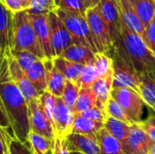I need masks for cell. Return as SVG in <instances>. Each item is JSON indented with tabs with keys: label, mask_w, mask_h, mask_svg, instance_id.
<instances>
[{
	"label": "cell",
	"mask_w": 155,
	"mask_h": 154,
	"mask_svg": "<svg viewBox=\"0 0 155 154\" xmlns=\"http://www.w3.org/2000/svg\"><path fill=\"white\" fill-rule=\"evenodd\" d=\"M0 97L10 122L12 135L28 146L27 138L31 132L28 103L10 76L6 56L0 61Z\"/></svg>",
	"instance_id": "1"
},
{
	"label": "cell",
	"mask_w": 155,
	"mask_h": 154,
	"mask_svg": "<svg viewBox=\"0 0 155 154\" xmlns=\"http://www.w3.org/2000/svg\"><path fill=\"white\" fill-rule=\"evenodd\" d=\"M114 48L127 60L138 74L155 73V55L141 36L129 31L123 24Z\"/></svg>",
	"instance_id": "2"
},
{
	"label": "cell",
	"mask_w": 155,
	"mask_h": 154,
	"mask_svg": "<svg viewBox=\"0 0 155 154\" xmlns=\"http://www.w3.org/2000/svg\"><path fill=\"white\" fill-rule=\"evenodd\" d=\"M13 51H26L45 59L27 10L13 14Z\"/></svg>",
	"instance_id": "3"
},
{
	"label": "cell",
	"mask_w": 155,
	"mask_h": 154,
	"mask_svg": "<svg viewBox=\"0 0 155 154\" xmlns=\"http://www.w3.org/2000/svg\"><path fill=\"white\" fill-rule=\"evenodd\" d=\"M54 12L64 23L71 34L74 44L84 45L90 48L94 54L97 53L86 17L57 7Z\"/></svg>",
	"instance_id": "4"
},
{
	"label": "cell",
	"mask_w": 155,
	"mask_h": 154,
	"mask_svg": "<svg viewBox=\"0 0 155 154\" xmlns=\"http://www.w3.org/2000/svg\"><path fill=\"white\" fill-rule=\"evenodd\" d=\"M86 21L88 23L97 53H103L111 55L114 49L108 27L104 18L102 17L98 7L90 8L86 11Z\"/></svg>",
	"instance_id": "5"
},
{
	"label": "cell",
	"mask_w": 155,
	"mask_h": 154,
	"mask_svg": "<svg viewBox=\"0 0 155 154\" xmlns=\"http://www.w3.org/2000/svg\"><path fill=\"white\" fill-rule=\"evenodd\" d=\"M113 59L114 82L113 88H130L139 93L140 75L114 48L110 55Z\"/></svg>",
	"instance_id": "6"
},
{
	"label": "cell",
	"mask_w": 155,
	"mask_h": 154,
	"mask_svg": "<svg viewBox=\"0 0 155 154\" xmlns=\"http://www.w3.org/2000/svg\"><path fill=\"white\" fill-rule=\"evenodd\" d=\"M111 97L121 105L134 123L143 120L145 103L139 93L130 88H113Z\"/></svg>",
	"instance_id": "7"
},
{
	"label": "cell",
	"mask_w": 155,
	"mask_h": 154,
	"mask_svg": "<svg viewBox=\"0 0 155 154\" xmlns=\"http://www.w3.org/2000/svg\"><path fill=\"white\" fill-rule=\"evenodd\" d=\"M47 19L50 31L51 44L55 57H58L66 48L72 44H74V43L64 23L61 21L54 11L47 14Z\"/></svg>",
	"instance_id": "8"
},
{
	"label": "cell",
	"mask_w": 155,
	"mask_h": 154,
	"mask_svg": "<svg viewBox=\"0 0 155 154\" xmlns=\"http://www.w3.org/2000/svg\"><path fill=\"white\" fill-rule=\"evenodd\" d=\"M28 111L31 132L40 134L51 141H54L55 135L54 127L45 113L39 99L28 102Z\"/></svg>",
	"instance_id": "9"
},
{
	"label": "cell",
	"mask_w": 155,
	"mask_h": 154,
	"mask_svg": "<svg viewBox=\"0 0 155 154\" xmlns=\"http://www.w3.org/2000/svg\"><path fill=\"white\" fill-rule=\"evenodd\" d=\"M74 113L67 106L61 97H56L54 111V130L55 138L62 142L72 133V126Z\"/></svg>",
	"instance_id": "10"
},
{
	"label": "cell",
	"mask_w": 155,
	"mask_h": 154,
	"mask_svg": "<svg viewBox=\"0 0 155 154\" xmlns=\"http://www.w3.org/2000/svg\"><path fill=\"white\" fill-rule=\"evenodd\" d=\"M97 7L107 25L112 41L114 43L119 37L123 26L118 0H102Z\"/></svg>",
	"instance_id": "11"
},
{
	"label": "cell",
	"mask_w": 155,
	"mask_h": 154,
	"mask_svg": "<svg viewBox=\"0 0 155 154\" xmlns=\"http://www.w3.org/2000/svg\"><path fill=\"white\" fill-rule=\"evenodd\" d=\"M6 58L8 61V69L10 76L14 83L16 84V86L18 87V89L20 90V92L22 93V94L24 95V97L25 98V100L27 101V103L32 100L38 99L40 95L34 88L28 76L21 69L16 60L11 54L7 55Z\"/></svg>",
	"instance_id": "12"
},
{
	"label": "cell",
	"mask_w": 155,
	"mask_h": 154,
	"mask_svg": "<svg viewBox=\"0 0 155 154\" xmlns=\"http://www.w3.org/2000/svg\"><path fill=\"white\" fill-rule=\"evenodd\" d=\"M124 154H148L151 149V142L143 130L134 123L128 137L122 143Z\"/></svg>",
	"instance_id": "13"
},
{
	"label": "cell",
	"mask_w": 155,
	"mask_h": 154,
	"mask_svg": "<svg viewBox=\"0 0 155 154\" xmlns=\"http://www.w3.org/2000/svg\"><path fill=\"white\" fill-rule=\"evenodd\" d=\"M31 22L35 29V34L44 52L45 59L53 60L55 58L51 40H50V31L48 25L47 15H33L30 14Z\"/></svg>",
	"instance_id": "14"
},
{
	"label": "cell",
	"mask_w": 155,
	"mask_h": 154,
	"mask_svg": "<svg viewBox=\"0 0 155 154\" xmlns=\"http://www.w3.org/2000/svg\"><path fill=\"white\" fill-rule=\"evenodd\" d=\"M64 147L69 152L83 154H100V148L95 139L83 134L70 133L63 142Z\"/></svg>",
	"instance_id": "15"
},
{
	"label": "cell",
	"mask_w": 155,
	"mask_h": 154,
	"mask_svg": "<svg viewBox=\"0 0 155 154\" xmlns=\"http://www.w3.org/2000/svg\"><path fill=\"white\" fill-rule=\"evenodd\" d=\"M13 49V14L0 3V54L5 57Z\"/></svg>",
	"instance_id": "16"
},
{
	"label": "cell",
	"mask_w": 155,
	"mask_h": 154,
	"mask_svg": "<svg viewBox=\"0 0 155 154\" xmlns=\"http://www.w3.org/2000/svg\"><path fill=\"white\" fill-rule=\"evenodd\" d=\"M119 11L124 25L132 33L143 37L145 25L140 20L128 0H118Z\"/></svg>",
	"instance_id": "17"
},
{
	"label": "cell",
	"mask_w": 155,
	"mask_h": 154,
	"mask_svg": "<svg viewBox=\"0 0 155 154\" xmlns=\"http://www.w3.org/2000/svg\"><path fill=\"white\" fill-rule=\"evenodd\" d=\"M44 63L45 67L47 91L55 97H62L64 89L65 79L55 68L53 60L45 59Z\"/></svg>",
	"instance_id": "18"
},
{
	"label": "cell",
	"mask_w": 155,
	"mask_h": 154,
	"mask_svg": "<svg viewBox=\"0 0 155 154\" xmlns=\"http://www.w3.org/2000/svg\"><path fill=\"white\" fill-rule=\"evenodd\" d=\"M113 82H114V70L113 72L107 74L106 75L97 78L90 87V89L93 91V93H94L97 99V103H98L97 106L104 110L106 102L111 97Z\"/></svg>",
	"instance_id": "19"
},
{
	"label": "cell",
	"mask_w": 155,
	"mask_h": 154,
	"mask_svg": "<svg viewBox=\"0 0 155 154\" xmlns=\"http://www.w3.org/2000/svg\"><path fill=\"white\" fill-rule=\"evenodd\" d=\"M94 54H95L88 47L80 44H72L66 48L60 56L73 63L86 65L94 62Z\"/></svg>",
	"instance_id": "20"
},
{
	"label": "cell",
	"mask_w": 155,
	"mask_h": 154,
	"mask_svg": "<svg viewBox=\"0 0 155 154\" xmlns=\"http://www.w3.org/2000/svg\"><path fill=\"white\" fill-rule=\"evenodd\" d=\"M103 128L104 123L92 121L90 119L81 116L78 113H74L72 126V133L83 134L96 140L97 133Z\"/></svg>",
	"instance_id": "21"
},
{
	"label": "cell",
	"mask_w": 155,
	"mask_h": 154,
	"mask_svg": "<svg viewBox=\"0 0 155 154\" xmlns=\"http://www.w3.org/2000/svg\"><path fill=\"white\" fill-rule=\"evenodd\" d=\"M139 93L145 105L155 111V73L140 74Z\"/></svg>",
	"instance_id": "22"
},
{
	"label": "cell",
	"mask_w": 155,
	"mask_h": 154,
	"mask_svg": "<svg viewBox=\"0 0 155 154\" xmlns=\"http://www.w3.org/2000/svg\"><path fill=\"white\" fill-rule=\"evenodd\" d=\"M44 60L45 59H39L26 73V75L28 76L31 84L39 95L47 91L46 74Z\"/></svg>",
	"instance_id": "23"
},
{
	"label": "cell",
	"mask_w": 155,
	"mask_h": 154,
	"mask_svg": "<svg viewBox=\"0 0 155 154\" xmlns=\"http://www.w3.org/2000/svg\"><path fill=\"white\" fill-rule=\"evenodd\" d=\"M54 65L64 76L65 81H71L76 83L83 71L84 65L68 61L61 56L53 59Z\"/></svg>",
	"instance_id": "24"
},
{
	"label": "cell",
	"mask_w": 155,
	"mask_h": 154,
	"mask_svg": "<svg viewBox=\"0 0 155 154\" xmlns=\"http://www.w3.org/2000/svg\"><path fill=\"white\" fill-rule=\"evenodd\" d=\"M96 141L100 148V154H124L121 143L104 128L101 129L97 133Z\"/></svg>",
	"instance_id": "25"
},
{
	"label": "cell",
	"mask_w": 155,
	"mask_h": 154,
	"mask_svg": "<svg viewBox=\"0 0 155 154\" xmlns=\"http://www.w3.org/2000/svg\"><path fill=\"white\" fill-rule=\"evenodd\" d=\"M145 27L155 16V3L153 0H128Z\"/></svg>",
	"instance_id": "26"
},
{
	"label": "cell",
	"mask_w": 155,
	"mask_h": 154,
	"mask_svg": "<svg viewBox=\"0 0 155 154\" xmlns=\"http://www.w3.org/2000/svg\"><path fill=\"white\" fill-rule=\"evenodd\" d=\"M28 147L34 154L53 153L54 141H51L40 134L30 132L27 138Z\"/></svg>",
	"instance_id": "27"
},
{
	"label": "cell",
	"mask_w": 155,
	"mask_h": 154,
	"mask_svg": "<svg viewBox=\"0 0 155 154\" xmlns=\"http://www.w3.org/2000/svg\"><path fill=\"white\" fill-rule=\"evenodd\" d=\"M132 125L111 117H106L104 123V128L121 143L128 137Z\"/></svg>",
	"instance_id": "28"
},
{
	"label": "cell",
	"mask_w": 155,
	"mask_h": 154,
	"mask_svg": "<svg viewBox=\"0 0 155 154\" xmlns=\"http://www.w3.org/2000/svg\"><path fill=\"white\" fill-rule=\"evenodd\" d=\"M97 105V99L93 91L90 88H82L80 89L78 99L73 112L74 113H79Z\"/></svg>",
	"instance_id": "29"
},
{
	"label": "cell",
	"mask_w": 155,
	"mask_h": 154,
	"mask_svg": "<svg viewBox=\"0 0 155 154\" xmlns=\"http://www.w3.org/2000/svg\"><path fill=\"white\" fill-rule=\"evenodd\" d=\"M104 113L107 117H111V118L127 123L129 124H134V123L128 117L124 110L113 97H110L108 101L106 102L104 105Z\"/></svg>",
	"instance_id": "30"
},
{
	"label": "cell",
	"mask_w": 155,
	"mask_h": 154,
	"mask_svg": "<svg viewBox=\"0 0 155 154\" xmlns=\"http://www.w3.org/2000/svg\"><path fill=\"white\" fill-rule=\"evenodd\" d=\"M97 78H99V74L94 63L84 65L83 71L76 84L80 87V89L90 88Z\"/></svg>",
	"instance_id": "31"
},
{
	"label": "cell",
	"mask_w": 155,
	"mask_h": 154,
	"mask_svg": "<svg viewBox=\"0 0 155 154\" xmlns=\"http://www.w3.org/2000/svg\"><path fill=\"white\" fill-rule=\"evenodd\" d=\"M79 92H80V87L77 85L76 83L71 81H65L64 93L61 98L64 101V103L67 106H69L72 110H74L76 104Z\"/></svg>",
	"instance_id": "32"
},
{
	"label": "cell",
	"mask_w": 155,
	"mask_h": 154,
	"mask_svg": "<svg viewBox=\"0 0 155 154\" xmlns=\"http://www.w3.org/2000/svg\"><path fill=\"white\" fill-rule=\"evenodd\" d=\"M10 54L16 60L18 64L20 65L21 69L26 74L28 70L32 67V65L37 62L40 58L36 55L33 54L32 53L26 51H18V52H11Z\"/></svg>",
	"instance_id": "33"
},
{
	"label": "cell",
	"mask_w": 155,
	"mask_h": 154,
	"mask_svg": "<svg viewBox=\"0 0 155 154\" xmlns=\"http://www.w3.org/2000/svg\"><path fill=\"white\" fill-rule=\"evenodd\" d=\"M94 64L98 72L99 77L104 76L107 74L113 72V59L103 53H96L94 54Z\"/></svg>",
	"instance_id": "34"
},
{
	"label": "cell",
	"mask_w": 155,
	"mask_h": 154,
	"mask_svg": "<svg viewBox=\"0 0 155 154\" xmlns=\"http://www.w3.org/2000/svg\"><path fill=\"white\" fill-rule=\"evenodd\" d=\"M56 8L54 0H32L27 11L33 15H47Z\"/></svg>",
	"instance_id": "35"
},
{
	"label": "cell",
	"mask_w": 155,
	"mask_h": 154,
	"mask_svg": "<svg viewBox=\"0 0 155 154\" xmlns=\"http://www.w3.org/2000/svg\"><path fill=\"white\" fill-rule=\"evenodd\" d=\"M38 99H39L40 104H41L45 113L46 114L47 118L49 119V121L51 122V123L54 127V111L56 97L54 95H53L51 93H49L48 91H46V92L43 93L42 94H40Z\"/></svg>",
	"instance_id": "36"
},
{
	"label": "cell",
	"mask_w": 155,
	"mask_h": 154,
	"mask_svg": "<svg viewBox=\"0 0 155 154\" xmlns=\"http://www.w3.org/2000/svg\"><path fill=\"white\" fill-rule=\"evenodd\" d=\"M58 7L83 16L86 15L87 8L84 0H60Z\"/></svg>",
	"instance_id": "37"
},
{
	"label": "cell",
	"mask_w": 155,
	"mask_h": 154,
	"mask_svg": "<svg viewBox=\"0 0 155 154\" xmlns=\"http://www.w3.org/2000/svg\"><path fill=\"white\" fill-rule=\"evenodd\" d=\"M152 111V110H151ZM138 126H140L143 132L148 136L150 142H151V147L155 145V113L152 111V113L149 114V116L136 123Z\"/></svg>",
	"instance_id": "38"
},
{
	"label": "cell",
	"mask_w": 155,
	"mask_h": 154,
	"mask_svg": "<svg viewBox=\"0 0 155 154\" xmlns=\"http://www.w3.org/2000/svg\"><path fill=\"white\" fill-rule=\"evenodd\" d=\"M8 154H34L28 146L15 139L10 133L6 135Z\"/></svg>",
	"instance_id": "39"
},
{
	"label": "cell",
	"mask_w": 155,
	"mask_h": 154,
	"mask_svg": "<svg viewBox=\"0 0 155 154\" xmlns=\"http://www.w3.org/2000/svg\"><path fill=\"white\" fill-rule=\"evenodd\" d=\"M78 114H80L83 117H85L87 119H90L92 121L101 123H104L106 117H107L105 113H104V110L98 107V106H94L93 108L87 109L84 112L79 113Z\"/></svg>",
	"instance_id": "40"
},
{
	"label": "cell",
	"mask_w": 155,
	"mask_h": 154,
	"mask_svg": "<svg viewBox=\"0 0 155 154\" xmlns=\"http://www.w3.org/2000/svg\"><path fill=\"white\" fill-rule=\"evenodd\" d=\"M142 38L155 55V16L153 21L145 27V31Z\"/></svg>",
	"instance_id": "41"
},
{
	"label": "cell",
	"mask_w": 155,
	"mask_h": 154,
	"mask_svg": "<svg viewBox=\"0 0 155 154\" xmlns=\"http://www.w3.org/2000/svg\"><path fill=\"white\" fill-rule=\"evenodd\" d=\"M0 3L12 14L25 10L22 0H0Z\"/></svg>",
	"instance_id": "42"
},
{
	"label": "cell",
	"mask_w": 155,
	"mask_h": 154,
	"mask_svg": "<svg viewBox=\"0 0 155 154\" xmlns=\"http://www.w3.org/2000/svg\"><path fill=\"white\" fill-rule=\"evenodd\" d=\"M0 128L5 130V131H7L8 133H9V130L11 132L10 122H9V119L7 117L6 112L5 110L4 104L2 103L1 97H0ZM11 134H12V132H11Z\"/></svg>",
	"instance_id": "43"
},
{
	"label": "cell",
	"mask_w": 155,
	"mask_h": 154,
	"mask_svg": "<svg viewBox=\"0 0 155 154\" xmlns=\"http://www.w3.org/2000/svg\"><path fill=\"white\" fill-rule=\"evenodd\" d=\"M8 132L0 128V154H8L7 147V135Z\"/></svg>",
	"instance_id": "44"
},
{
	"label": "cell",
	"mask_w": 155,
	"mask_h": 154,
	"mask_svg": "<svg viewBox=\"0 0 155 154\" xmlns=\"http://www.w3.org/2000/svg\"><path fill=\"white\" fill-rule=\"evenodd\" d=\"M54 150L57 152V154H71L63 145L62 143V141L55 138L54 140Z\"/></svg>",
	"instance_id": "45"
},
{
	"label": "cell",
	"mask_w": 155,
	"mask_h": 154,
	"mask_svg": "<svg viewBox=\"0 0 155 154\" xmlns=\"http://www.w3.org/2000/svg\"><path fill=\"white\" fill-rule=\"evenodd\" d=\"M102 0H84V5L86 6L87 9H90V8H94L96 6L99 5V4L101 3Z\"/></svg>",
	"instance_id": "46"
},
{
	"label": "cell",
	"mask_w": 155,
	"mask_h": 154,
	"mask_svg": "<svg viewBox=\"0 0 155 154\" xmlns=\"http://www.w3.org/2000/svg\"><path fill=\"white\" fill-rule=\"evenodd\" d=\"M31 1H32V0H22L23 6H24V9H25V10H28V9H29L30 5H31Z\"/></svg>",
	"instance_id": "47"
},
{
	"label": "cell",
	"mask_w": 155,
	"mask_h": 154,
	"mask_svg": "<svg viewBox=\"0 0 155 154\" xmlns=\"http://www.w3.org/2000/svg\"><path fill=\"white\" fill-rule=\"evenodd\" d=\"M148 154H155V145H153V146H152V147H151L150 152H149V153Z\"/></svg>",
	"instance_id": "48"
},
{
	"label": "cell",
	"mask_w": 155,
	"mask_h": 154,
	"mask_svg": "<svg viewBox=\"0 0 155 154\" xmlns=\"http://www.w3.org/2000/svg\"><path fill=\"white\" fill-rule=\"evenodd\" d=\"M59 2H60V0H54V3H55L56 7H58V5H59Z\"/></svg>",
	"instance_id": "49"
},
{
	"label": "cell",
	"mask_w": 155,
	"mask_h": 154,
	"mask_svg": "<svg viewBox=\"0 0 155 154\" xmlns=\"http://www.w3.org/2000/svg\"><path fill=\"white\" fill-rule=\"evenodd\" d=\"M71 154H83V153H79V152H70Z\"/></svg>",
	"instance_id": "50"
},
{
	"label": "cell",
	"mask_w": 155,
	"mask_h": 154,
	"mask_svg": "<svg viewBox=\"0 0 155 154\" xmlns=\"http://www.w3.org/2000/svg\"><path fill=\"white\" fill-rule=\"evenodd\" d=\"M52 154H57V152H55V151L54 150V152H53V153H52Z\"/></svg>",
	"instance_id": "51"
},
{
	"label": "cell",
	"mask_w": 155,
	"mask_h": 154,
	"mask_svg": "<svg viewBox=\"0 0 155 154\" xmlns=\"http://www.w3.org/2000/svg\"><path fill=\"white\" fill-rule=\"evenodd\" d=\"M2 59H3V57H2V56H1V54H0V61H1Z\"/></svg>",
	"instance_id": "52"
},
{
	"label": "cell",
	"mask_w": 155,
	"mask_h": 154,
	"mask_svg": "<svg viewBox=\"0 0 155 154\" xmlns=\"http://www.w3.org/2000/svg\"><path fill=\"white\" fill-rule=\"evenodd\" d=\"M153 2H154V3H155V0H153Z\"/></svg>",
	"instance_id": "53"
},
{
	"label": "cell",
	"mask_w": 155,
	"mask_h": 154,
	"mask_svg": "<svg viewBox=\"0 0 155 154\" xmlns=\"http://www.w3.org/2000/svg\"><path fill=\"white\" fill-rule=\"evenodd\" d=\"M154 113H155V111H154Z\"/></svg>",
	"instance_id": "54"
}]
</instances>
